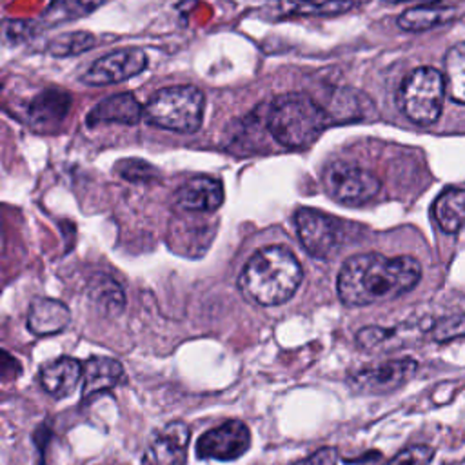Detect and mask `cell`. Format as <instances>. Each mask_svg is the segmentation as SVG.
<instances>
[{
	"label": "cell",
	"mask_w": 465,
	"mask_h": 465,
	"mask_svg": "<svg viewBox=\"0 0 465 465\" xmlns=\"http://www.w3.org/2000/svg\"><path fill=\"white\" fill-rule=\"evenodd\" d=\"M203 93L194 85H169L156 91L145 104L143 116L149 124L176 131L194 133L203 118Z\"/></svg>",
	"instance_id": "cell-4"
},
{
	"label": "cell",
	"mask_w": 465,
	"mask_h": 465,
	"mask_svg": "<svg viewBox=\"0 0 465 465\" xmlns=\"http://www.w3.org/2000/svg\"><path fill=\"white\" fill-rule=\"evenodd\" d=\"M251 445L249 427L242 421H225L203 432L196 441V456L200 460L232 461L247 452Z\"/></svg>",
	"instance_id": "cell-9"
},
{
	"label": "cell",
	"mask_w": 465,
	"mask_h": 465,
	"mask_svg": "<svg viewBox=\"0 0 465 465\" xmlns=\"http://www.w3.org/2000/svg\"><path fill=\"white\" fill-rule=\"evenodd\" d=\"M456 16L454 5H443V4H429V5H414L411 9H405L398 16V25L403 31L418 33L427 31L436 25L447 24Z\"/></svg>",
	"instance_id": "cell-18"
},
{
	"label": "cell",
	"mask_w": 465,
	"mask_h": 465,
	"mask_svg": "<svg viewBox=\"0 0 465 465\" xmlns=\"http://www.w3.org/2000/svg\"><path fill=\"white\" fill-rule=\"evenodd\" d=\"M445 89V78L438 69L418 67L403 78L396 104L411 122L430 125L441 114Z\"/></svg>",
	"instance_id": "cell-5"
},
{
	"label": "cell",
	"mask_w": 465,
	"mask_h": 465,
	"mask_svg": "<svg viewBox=\"0 0 465 465\" xmlns=\"http://www.w3.org/2000/svg\"><path fill=\"white\" fill-rule=\"evenodd\" d=\"M102 2L105 0H54L45 16L53 18L54 22L71 18V16L74 18L96 9V5H100Z\"/></svg>",
	"instance_id": "cell-24"
},
{
	"label": "cell",
	"mask_w": 465,
	"mask_h": 465,
	"mask_svg": "<svg viewBox=\"0 0 465 465\" xmlns=\"http://www.w3.org/2000/svg\"><path fill=\"white\" fill-rule=\"evenodd\" d=\"M396 329H385V327H378V325H369L358 331L356 334V343L361 349H376L380 345H383L387 340H391L394 336Z\"/></svg>",
	"instance_id": "cell-27"
},
{
	"label": "cell",
	"mask_w": 465,
	"mask_h": 465,
	"mask_svg": "<svg viewBox=\"0 0 465 465\" xmlns=\"http://www.w3.org/2000/svg\"><path fill=\"white\" fill-rule=\"evenodd\" d=\"M432 216L443 232L456 234L465 223V189L441 191L432 203Z\"/></svg>",
	"instance_id": "cell-17"
},
{
	"label": "cell",
	"mask_w": 465,
	"mask_h": 465,
	"mask_svg": "<svg viewBox=\"0 0 465 465\" xmlns=\"http://www.w3.org/2000/svg\"><path fill=\"white\" fill-rule=\"evenodd\" d=\"M84 374V365L69 356H62L38 372L40 387L53 398H65L73 392Z\"/></svg>",
	"instance_id": "cell-13"
},
{
	"label": "cell",
	"mask_w": 465,
	"mask_h": 465,
	"mask_svg": "<svg viewBox=\"0 0 465 465\" xmlns=\"http://www.w3.org/2000/svg\"><path fill=\"white\" fill-rule=\"evenodd\" d=\"M421 265L412 256L365 252L351 256L338 272V296L349 307L394 300L418 285Z\"/></svg>",
	"instance_id": "cell-1"
},
{
	"label": "cell",
	"mask_w": 465,
	"mask_h": 465,
	"mask_svg": "<svg viewBox=\"0 0 465 465\" xmlns=\"http://www.w3.org/2000/svg\"><path fill=\"white\" fill-rule=\"evenodd\" d=\"M302 2H312V0H302Z\"/></svg>",
	"instance_id": "cell-29"
},
{
	"label": "cell",
	"mask_w": 465,
	"mask_h": 465,
	"mask_svg": "<svg viewBox=\"0 0 465 465\" xmlns=\"http://www.w3.org/2000/svg\"><path fill=\"white\" fill-rule=\"evenodd\" d=\"M142 114H143V109L138 104V100L131 93H120L96 104L85 122L89 125L105 124V122L134 125L138 124Z\"/></svg>",
	"instance_id": "cell-15"
},
{
	"label": "cell",
	"mask_w": 465,
	"mask_h": 465,
	"mask_svg": "<svg viewBox=\"0 0 465 465\" xmlns=\"http://www.w3.org/2000/svg\"><path fill=\"white\" fill-rule=\"evenodd\" d=\"M443 65L449 96L458 104H465V42L454 44L447 51Z\"/></svg>",
	"instance_id": "cell-20"
},
{
	"label": "cell",
	"mask_w": 465,
	"mask_h": 465,
	"mask_svg": "<svg viewBox=\"0 0 465 465\" xmlns=\"http://www.w3.org/2000/svg\"><path fill=\"white\" fill-rule=\"evenodd\" d=\"M114 171L133 183H149L158 178V171L154 169V165L140 158H125L114 165Z\"/></svg>",
	"instance_id": "cell-23"
},
{
	"label": "cell",
	"mask_w": 465,
	"mask_h": 465,
	"mask_svg": "<svg viewBox=\"0 0 465 465\" xmlns=\"http://www.w3.org/2000/svg\"><path fill=\"white\" fill-rule=\"evenodd\" d=\"M418 371V361L412 358H396L380 363L363 365L352 371L347 383L361 394H387L405 385Z\"/></svg>",
	"instance_id": "cell-8"
},
{
	"label": "cell",
	"mask_w": 465,
	"mask_h": 465,
	"mask_svg": "<svg viewBox=\"0 0 465 465\" xmlns=\"http://www.w3.org/2000/svg\"><path fill=\"white\" fill-rule=\"evenodd\" d=\"M322 180L329 196L349 207L367 203L378 194L381 187V182L376 174L351 162L331 163L323 171Z\"/></svg>",
	"instance_id": "cell-6"
},
{
	"label": "cell",
	"mask_w": 465,
	"mask_h": 465,
	"mask_svg": "<svg viewBox=\"0 0 465 465\" xmlns=\"http://www.w3.org/2000/svg\"><path fill=\"white\" fill-rule=\"evenodd\" d=\"M147 65V54L142 49H120L113 51L85 71L82 80L89 85H109L124 82L142 73Z\"/></svg>",
	"instance_id": "cell-10"
},
{
	"label": "cell",
	"mask_w": 465,
	"mask_h": 465,
	"mask_svg": "<svg viewBox=\"0 0 465 465\" xmlns=\"http://www.w3.org/2000/svg\"><path fill=\"white\" fill-rule=\"evenodd\" d=\"M460 336H465V314H452V316L440 318L430 327V338L434 341H450Z\"/></svg>",
	"instance_id": "cell-25"
},
{
	"label": "cell",
	"mask_w": 465,
	"mask_h": 465,
	"mask_svg": "<svg viewBox=\"0 0 465 465\" xmlns=\"http://www.w3.org/2000/svg\"><path fill=\"white\" fill-rule=\"evenodd\" d=\"M191 429L183 421L167 423L145 449L143 465H183Z\"/></svg>",
	"instance_id": "cell-11"
},
{
	"label": "cell",
	"mask_w": 465,
	"mask_h": 465,
	"mask_svg": "<svg viewBox=\"0 0 465 465\" xmlns=\"http://www.w3.org/2000/svg\"><path fill=\"white\" fill-rule=\"evenodd\" d=\"M294 223L303 249L314 258H331L343 242L341 222L322 211L300 209L294 214Z\"/></svg>",
	"instance_id": "cell-7"
},
{
	"label": "cell",
	"mask_w": 465,
	"mask_h": 465,
	"mask_svg": "<svg viewBox=\"0 0 465 465\" xmlns=\"http://www.w3.org/2000/svg\"><path fill=\"white\" fill-rule=\"evenodd\" d=\"M223 202V187L218 180L209 176H198L185 182L174 193V203L182 211L213 213Z\"/></svg>",
	"instance_id": "cell-12"
},
{
	"label": "cell",
	"mask_w": 465,
	"mask_h": 465,
	"mask_svg": "<svg viewBox=\"0 0 465 465\" xmlns=\"http://www.w3.org/2000/svg\"><path fill=\"white\" fill-rule=\"evenodd\" d=\"M71 105L67 93L58 89H47L40 93L27 109L29 120L35 125H56L64 120Z\"/></svg>",
	"instance_id": "cell-19"
},
{
	"label": "cell",
	"mask_w": 465,
	"mask_h": 465,
	"mask_svg": "<svg viewBox=\"0 0 465 465\" xmlns=\"http://www.w3.org/2000/svg\"><path fill=\"white\" fill-rule=\"evenodd\" d=\"M89 296L105 314L111 316L120 314L125 307V296L122 287L107 274H100L91 282Z\"/></svg>",
	"instance_id": "cell-21"
},
{
	"label": "cell",
	"mask_w": 465,
	"mask_h": 465,
	"mask_svg": "<svg viewBox=\"0 0 465 465\" xmlns=\"http://www.w3.org/2000/svg\"><path fill=\"white\" fill-rule=\"evenodd\" d=\"M302 278L298 258L283 245H269L249 258L238 278V287L247 300L271 307L291 300Z\"/></svg>",
	"instance_id": "cell-2"
},
{
	"label": "cell",
	"mask_w": 465,
	"mask_h": 465,
	"mask_svg": "<svg viewBox=\"0 0 465 465\" xmlns=\"http://www.w3.org/2000/svg\"><path fill=\"white\" fill-rule=\"evenodd\" d=\"M122 378H124V367L118 360L109 356H91L84 363L82 396L89 398L96 392L107 391L118 385Z\"/></svg>",
	"instance_id": "cell-16"
},
{
	"label": "cell",
	"mask_w": 465,
	"mask_h": 465,
	"mask_svg": "<svg viewBox=\"0 0 465 465\" xmlns=\"http://www.w3.org/2000/svg\"><path fill=\"white\" fill-rule=\"evenodd\" d=\"M71 320L64 302L53 298H35L27 312V329L36 336H49L64 331Z\"/></svg>",
	"instance_id": "cell-14"
},
{
	"label": "cell",
	"mask_w": 465,
	"mask_h": 465,
	"mask_svg": "<svg viewBox=\"0 0 465 465\" xmlns=\"http://www.w3.org/2000/svg\"><path fill=\"white\" fill-rule=\"evenodd\" d=\"M336 463V450L334 449H320L314 454H311L309 458L291 463V465H334Z\"/></svg>",
	"instance_id": "cell-28"
},
{
	"label": "cell",
	"mask_w": 465,
	"mask_h": 465,
	"mask_svg": "<svg viewBox=\"0 0 465 465\" xmlns=\"http://www.w3.org/2000/svg\"><path fill=\"white\" fill-rule=\"evenodd\" d=\"M434 458V450L429 445H412L398 452L387 465H429Z\"/></svg>",
	"instance_id": "cell-26"
},
{
	"label": "cell",
	"mask_w": 465,
	"mask_h": 465,
	"mask_svg": "<svg viewBox=\"0 0 465 465\" xmlns=\"http://www.w3.org/2000/svg\"><path fill=\"white\" fill-rule=\"evenodd\" d=\"M332 116L309 94L289 93L272 100L267 127L272 138L287 149L311 145L329 125Z\"/></svg>",
	"instance_id": "cell-3"
},
{
	"label": "cell",
	"mask_w": 465,
	"mask_h": 465,
	"mask_svg": "<svg viewBox=\"0 0 465 465\" xmlns=\"http://www.w3.org/2000/svg\"><path fill=\"white\" fill-rule=\"evenodd\" d=\"M94 44H96V38L91 33L74 31V33H65L53 38L47 49L53 56H71V54H80L91 49Z\"/></svg>",
	"instance_id": "cell-22"
}]
</instances>
